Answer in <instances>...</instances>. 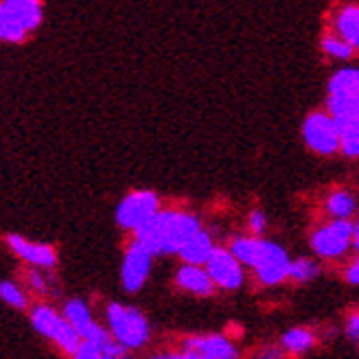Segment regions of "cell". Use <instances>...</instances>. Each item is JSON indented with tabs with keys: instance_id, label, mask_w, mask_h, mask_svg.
Instances as JSON below:
<instances>
[{
	"instance_id": "1",
	"label": "cell",
	"mask_w": 359,
	"mask_h": 359,
	"mask_svg": "<svg viewBox=\"0 0 359 359\" xmlns=\"http://www.w3.org/2000/svg\"><path fill=\"white\" fill-rule=\"evenodd\" d=\"M202 230L200 219L184 210H160L145 226H140L134 235L149 248L154 257L177 255L184 243Z\"/></svg>"
},
{
	"instance_id": "2",
	"label": "cell",
	"mask_w": 359,
	"mask_h": 359,
	"mask_svg": "<svg viewBox=\"0 0 359 359\" xmlns=\"http://www.w3.org/2000/svg\"><path fill=\"white\" fill-rule=\"evenodd\" d=\"M232 255L243 265L252 267L257 280L265 287L280 285L290 278L292 261L278 243L265 241L261 237H237L230 243Z\"/></svg>"
},
{
	"instance_id": "3",
	"label": "cell",
	"mask_w": 359,
	"mask_h": 359,
	"mask_svg": "<svg viewBox=\"0 0 359 359\" xmlns=\"http://www.w3.org/2000/svg\"><path fill=\"white\" fill-rule=\"evenodd\" d=\"M105 318H107V329H110L114 339L121 342L125 348L138 351L149 342L151 327H149L147 318L142 316L136 307L112 302V304H107Z\"/></svg>"
},
{
	"instance_id": "4",
	"label": "cell",
	"mask_w": 359,
	"mask_h": 359,
	"mask_svg": "<svg viewBox=\"0 0 359 359\" xmlns=\"http://www.w3.org/2000/svg\"><path fill=\"white\" fill-rule=\"evenodd\" d=\"M31 327L38 331L42 337L50 339L53 344H57L66 355H75L83 337L79 331L70 325L64 313H57L50 304H35L31 309Z\"/></svg>"
},
{
	"instance_id": "5",
	"label": "cell",
	"mask_w": 359,
	"mask_h": 359,
	"mask_svg": "<svg viewBox=\"0 0 359 359\" xmlns=\"http://www.w3.org/2000/svg\"><path fill=\"white\" fill-rule=\"evenodd\" d=\"M302 136L307 147L318 156H333L342 145L339 125L331 112H311L302 123Z\"/></svg>"
},
{
	"instance_id": "6",
	"label": "cell",
	"mask_w": 359,
	"mask_h": 359,
	"mask_svg": "<svg viewBox=\"0 0 359 359\" xmlns=\"http://www.w3.org/2000/svg\"><path fill=\"white\" fill-rule=\"evenodd\" d=\"M353 230L355 224L348 219H333L329 224H322L311 235L313 252L322 259H339L353 245Z\"/></svg>"
},
{
	"instance_id": "7",
	"label": "cell",
	"mask_w": 359,
	"mask_h": 359,
	"mask_svg": "<svg viewBox=\"0 0 359 359\" xmlns=\"http://www.w3.org/2000/svg\"><path fill=\"white\" fill-rule=\"evenodd\" d=\"M160 212V200L151 191H134L125 195L116 208V224L125 230H138Z\"/></svg>"
},
{
	"instance_id": "8",
	"label": "cell",
	"mask_w": 359,
	"mask_h": 359,
	"mask_svg": "<svg viewBox=\"0 0 359 359\" xmlns=\"http://www.w3.org/2000/svg\"><path fill=\"white\" fill-rule=\"evenodd\" d=\"M151 261H154L151 250L142 245L138 239H134V243H130V248L125 250L123 265H121V280L125 292L136 294L142 290V285L147 283L151 272Z\"/></svg>"
},
{
	"instance_id": "9",
	"label": "cell",
	"mask_w": 359,
	"mask_h": 359,
	"mask_svg": "<svg viewBox=\"0 0 359 359\" xmlns=\"http://www.w3.org/2000/svg\"><path fill=\"white\" fill-rule=\"evenodd\" d=\"M180 351H184L193 359H239V348L235 342L217 333L189 335L180 342Z\"/></svg>"
},
{
	"instance_id": "10",
	"label": "cell",
	"mask_w": 359,
	"mask_h": 359,
	"mask_svg": "<svg viewBox=\"0 0 359 359\" xmlns=\"http://www.w3.org/2000/svg\"><path fill=\"white\" fill-rule=\"evenodd\" d=\"M62 313L68 318L70 325H73L79 331V335L83 339H93V342H99L103 348L107 344L114 342V335L110 333V329L101 327L99 322L93 318V311H90L86 300H81V298H70V300H66Z\"/></svg>"
},
{
	"instance_id": "11",
	"label": "cell",
	"mask_w": 359,
	"mask_h": 359,
	"mask_svg": "<svg viewBox=\"0 0 359 359\" xmlns=\"http://www.w3.org/2000/svg\"><path fill=\"white\" fill-rule=\"evenodd\" d=\"M206 269L219 290L235 292L243 285V263L232 255L230 248H215V252L206 261Z\"/></svg>"
},
{
	"instance_id": "12",
	"label": "cell",
	"mask_w": 359,
	"mask_h": 359,
	"mask_svg": "<svg viewBox=\"0 0 359 359\" xmlns=\"http://www.w3.org/2000/svg\"><path fill=\"white\" fill-rule=\"evenodd\" d=\"M7 245L11 252L22 259L25 263H29L31 267H40V269H53L57 265V255L55 250L46 243H38V241H29L20 235H9L7 237Z\"/></svg>"
},
{
	"instance_id": "13",
	"label": "cell",
	"mask_w": 359,
	"mask_h": 359,
	"mask_svg": "<svg viewBox=\"0 0 359 359\" xmlns=\"http://www.w3.org/2000/svg\"><path fill=\"white\" fill-rule=\"evenodd\" d=\"M175 283L182 292H189L193 296H210L215 292V280L208 274L206 265H191L184 263L175 272Z\"/></svg>"
},
{
	"instance_id": "14",
	"label": "cell",
	"mask_w": 359,
	"mask_h": 359,
	"mask_svg": "<svg viewBox=\"0 0 359 359\" xmlns=\"http://www.w3.org/2000/svg\"><path fill=\"white\" fill-rule=\"evenodd\" d=\"M0 9L9 11L29 33L38 29L40 22H42V5H40V0H3Z\"/></svg>"
},
{
	"instance_id": "15",
	"label": "cell",
	"mask_w": 359,
	"mask_h": 359,
	"mask_svg": "<svg viewBox=\"0 0 359 359\" xmlns=\"http://www.w3.org/2000/svg\"><path fill=\"white\" fill-rule=\"evenodd\" d=\"M215 248H217V245L212 243V237L208 235L206 230H200L197 235H193L184 243V248L180 250L177 257L182 259L184 263H191V265H206V261L215 252Z\"/></svg>"
},
{
	"instance_id": "16",
	"label": "cell",
	"mask_w": 359,
	"mask_h": 359,
	"mask_svg": "<svg viewBox=\"0 0 359 359\" xmlns=\"http://www.w3.org/2000/svg\"><path fill=\"white\" fill-rule=\"evenodd\" d=\"M335 33L359 50V5H344L337 11Z\"/></svg>"
},
{
	"instance_id": "17",
	"label": "cell",
	"mask_w": 359,
	"mask_h": 359,
	"mask_svg": "<svg viewBox=\"0 0 359 359\" xmlns=\"http://www.w3.org/2000/svg\"><path fill=\"white\" fill-rule=\"evenodd\" d=\"M327 107L337 123H359V93L329 95Z\"/></svg>"
},
{
	"instance_id": "18",
	"label": "cell",
	"mask_w": 359,
	"mask_h": 359,
	"mask_svg": "<svg viewBox=\"0 0 359 359\" xmlns=\"http://www.w3.org/2000/svg\"><path fill=\"white\" fill-rule=\"evenodd\" d=\"M316 333L309 331V329H302V327H296V329H290L287 333H283L280 337V346L287 351V355H294V357H300L304 353H309L313 346H316Z\"/></svg>"
},
{
	"instance_id": "19",
	"label": "cell",
	"mask_w": 359,
	"mask_h": 359,
	"mask_svg": "<svg viewBox=\"0 0 359 359\" xmlns=\"http://www.w3.org/2000/svg\"><path fill=\"white\" fill-rule=\"evenodd\" d=\"M357 202L348 191H333L327 200V212L333 219H348L355 212Z\"/></svg>"
},
{
	"instance_id": "20",
	"label": "cell",
	"mask_w": 359,
	"mask_h": 359,
	"mask_svg": "<svg viewBox=\"0 0 359 359\" xmlns=\"http://www.w3.org/2000/svg\"><path fill=\"white\" fill-rule=\"evenodd\" d=\"M359 93V70L342 68L329 81V95H355Z\"/></svg>"
},
{
	"instance_id": "21",
	"label": "cell",
	"mask_w": 359,
	"mask_h": 359,
	"mask_svg": "<svg viewBox=\"0 0 359 359\" xmlns=\"http://www.w3.org/2000/svg\"><path fill=\"white\" fill-rule=\"evenodd\" d=\"M0 298L5 304L13 307L15 311H27L29 309V296L20 285L13 280H3L0 283Z\"/></svg>"
},
{
	"instance_id": "22",
	"label": "cell",
	"mask_w": 359,
	"mask_h": 359,
	"mask_svg": "<svg viewBox=\"0 0 359 359\" xmlns=\"http://www.w3.org/2000/svg\"><path fill=\"white\" fill-rule=\"evenodd\" d=\"M27 33H29V31H27L20 22H18L9 11L0 9V38H3L5 42L18 44V42H25Z\"/></svg>"
},
{
	"instance_id": "23",
	"label": "cell",
	"mask_w": 359,
	"mask_h": 359,
	"mask_svg": "<svg viewBox=\"0 0 359 359\" xmlns=\"http://www.w3.org/2000/svg\"><path fill=\"white\" fill-rule=\"evenodd\" d=\"M339 134H342V145L339 151L348 158L359 156V123H337Z\"/></svg>"
},
{
	"instance_id": "24",
	"label": "cell",
	"mask_w": 359,
	"mask_h": 359,
	"mask_svg": "<svg viewBox=\"0 0 359 359\" xmlns=\"http://www.w3.org/2000/svg\"><path fill=\"white\" fill-rule=\"evenodd\" d=\"M320 274V265L311 259H296L292 261V267H290V280L294 283H309L313 280L316 276Z\"/></svg>"
},
{
	"instance_id": "25",
	"label": "cell",
	"mask_w": 359,
	"mask_h": 359,
	"mask_svg": "<svg viewBox=\"0 0 359 359\" xmlns=\"http://www.w3.org/2000/svg\"><path fill=\"white\" fill-rule=\"evenodd\" d=\"M322 50H325L329 57L348 60L355 48L344 38H339V35L335 33V35H325V40H322Z\"/></svg>"
},
{
	"instance_id": "26",
	"label": "cell",
	"mask_w": 359,
	"mask_h": 359,
	"mask_svg": "<svg viewBox=\"0 0 359 359\" xmlns=\"http://www.w3.org/2000/svg\"><path fill=\"white\" fill-rule=\"evenodd\" d=\"M25 280H27V287H29L33 294H40V296L50 294V285L44 278L40 267H33V269H29V272H25Z\"/></svg>"
},
{
	"instance_id": "27",
	"label": "cell",
	"mask_w": 359,
	"mask_h": 359,
	"mask_svg": "<svg viewBox=\"0 0 359 359\" xmlns=\"http://www.w3.org/2000/svg\"><path fill=\"white\" fill-rule=\"evenodd\" d=\"M101 357H103V346L99 342H93V339H83L77 353L70 355V359H101Z\"/></svg>"
},
{
	"instance_id": "28",
	"label": "cell",
	"mask_w": 359,
	"mask_h": 359,
	"mask_svg": "<svg viewBox=\"0 0 359 359\" xmlns=\"http://www.w3.org/2000/svg\"><path fill=\"white\" fill-rule=\"evenodd\" d=\"M265 226H267V219H265V215L261 210H252L250 212V217H248V228L250 232H252L255 237H261L263 232H265Z\"/></svg>"
},
{
	"instance_id": "29",
	"label": "cell",
	"mask_w": 359,
	"mask_h": 359,
	"mask_svg": "<svg viewBox=\"0 0 359 359\" xmlns=\"http://www.w3.org/2000/svg\"><path fill=\"white\" fill-rule=\"evenodd\" d=\"M255 359H287V351L278 344H269V346H263L257 351Z\"/></svg>"
},
{
	"instance_id": "30",
	"label": "cell",
	"mask_w": 359,
	"mask_h": 359,
	"mask_svg": "<svg viewBox=\"0 0 359 359\" xmlns=\"http://www.w3.org/2000/svg\"><path fill=\"white\" fill-rule=\"evenodd\" d=\"M346 335L351 337V342H355L359 348V311H353L346 318Z\"/></svg>"
},
{
	"instance_id": "31",
	"label": "cell",
	"mask_w": 359,
	"mask_h": 359,
	"mask_svg": "<svg viewBox=\"0 0 359 359\" xmlns=\"http://www.w3.org/2000/svg\"><path fill=\"white\" fill-rule=\"evenodd\" d=\"M344 278L351 283V285H359V257L346 267V272H344Z\"/></svg>"
},
{
	"instance_id": "32",
	"label": "cell",
	"mask_w": 359,
	"mask_h": 359,
	"mask_svg": "<svg viewBox=\"0 0 359 359\" xmlns=\"http://www.w3.org/2000/svg\"><path fill=\"white\" fill-rule=\"evenodd\" d=\"M151 359H193V357L187 355L184 351H175V353H158Z\"/></svg>"
},
{
	"instance_id": "33",
	"label": "cell",
	"mask_w": 359,
	"mask_h": 359,
	"mask_svg": "<svg viewBox=\"0 0 359 359\" xmlns=\"http://www.w3.org/2000/svg\"><path fill=\"white\" fill-rule=\"evenodd\" d=\"M353 248L357 250V255H359V222L355 224V230H353Z\"/></svg>"
},
{
	"instance_id": "34",
	"label": "cell",
	"mask_w": 359,
	"mask_h": 359,
	"mask_svg": "<svg viewBox=\"0 0 359 359\" xmlns=\"http://www.w3.org/2000/svg\"><path fill=\"white\" fill-rule=\"evenodd\" d=\"M101 359H132L128 353H123V355H110V353H103V357Z\"/></svg>"
}]
</instances>
